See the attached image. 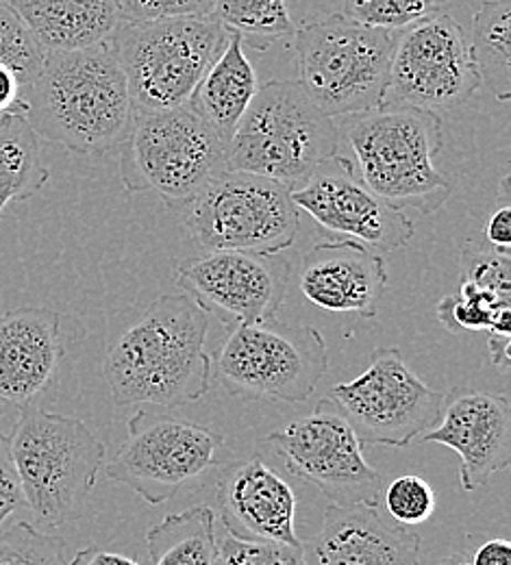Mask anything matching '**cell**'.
I'll list each match as a JSON object with an SVG mask.
<instances>
[{
	"label": "cell",
	"instance_id": "cell-1",
	"mask_svg": "<svg viewBox=\"0 0 511 565\" xmlns=\"http://www.w3.org/2000/svg\"><path fill=\"white\" fill-rule=\"evenodd\" d=\"M212 318L185 294H163L109 324L103 374L116 407L177 409L210 394Z\"/></svg>",
	"mask_w": 511,
	"mask_h": 565
},
{
	"label": "cell",
	"instance_id": "cell-2",
	"mask_svg": "<svg viewBox=\"0 0 511 565\" xmlns=\"http://www.w3.org/2000/svg\"><path fill=\"white\" fill-rule=\"evenodd\" d=\"M26 122L38 138L71 152L100 154L120 146L134 122L129 85L109 42L46 53L24 89Z\"/></svg>",
	"mask_w": 511,
	"mask_h": 565
},
{
	"label": "cell",
	"instance_id": "cell-3",
	"mask_svg": "<svg viewBox=\"0 0 511 565\" xmlns=\"http://www.w3.org/2000/svg\"><path fill=\"white\" fill-rule=\"evenodd\" d=\"M338 140L353 152V168L365 188L385 203L425 215L438 213L453 194L439 172L441 118L407 105H381L336 122Z\"/></svg>",
	"mask_w": 511,
	"mask_h": 565
},
{
	"label": "cell",
	"instance_id": "cell-4",
	"mask_svg": "<svg viewBox=\"0 0 511 565\" xmlns=\"http://www.w3.org/2000/svg\"><path fill=\"white\" fill-rule=\"evenodd\" d=\"M9 444L35 526L62 529L76 520L105 466V444L87 424L33 405L20 407Z\"/></svg>",
	"mask_w": 511,
	"mask_h": 565
},
{
	"label": "cell",
	"instance_id": "cell-5",
	"mask_svg": "<svg viewBox=\"0 0 511 565\" xmlns=\"http://www.w3.org/2000/svg\"><path fill=\"white\" fill-rule=\"evenodd\" d=\"M338 152L336 120L307 98L298 81H268L226 143V170L296 190Z\"/></svg>",
	"mask_w": 511,
	"mask_h": 565
},
{
	"label": "cell",
	"instance_id": "cell-6",
	"mask_svg": "<svg viewBox=\"0 0 511 565\" xmlns=\"http://www.w3.org/2000/svg\"><path fill=\"white\" fill-rule=\"evenodd\" d=\"M231 40L214 15L120 22L109 44L125 72L136 114L190 103Z\"/></svg>",
	"mask_w": 511,
	"mask_h": 565
},
{
	"label": "cell",
	"instance_id": "cell-7",
	"mask_svg": "<svg viewBox=\"0 0 511 565\" xmlns=\"http://www.w3.org/2000/svg\"><path fill=\"white\" fill-rule=\"evenodd\" d=\"M396 31L372 29L329 13L296 26L298 85L329 118H347L383 105Z\"/></svg>",
	"mask_w": 511,
	"mask_h": 565
},
{
	"label": "cell",
	"instance_id": "cell-8",
	"mask_svg": "<svg viewBox=\"0 0 511 565\" xmlns=\"http://www.w3.org/2000/svg\"><path fill=\"white\" fill-rule=\"evenodd\" d=\"M226 170V143L190 107L136 114L120 143V181L127 194H157L170 207L194 201Z\"/></svg>",
	"mask_w": 511,
	"mask_h": 565
},
{
	"label": "cell",
	"instance_id": "cell-9",
	"mask_svg": "<svg viewBox=\"0 0 511 565\" xmlns=\"http://www.w3.org/2000/svg\"><path fill=\"white\" fill-rule=\"evenodd\" d=\"M329 370L327 342L309 324L275 320L226 329L212 372L233 394L255 401L305 403Z\"/></svg>",
	"mask_w": 511,
	"mask_h": 565
},
{
	"label": "cell",
	"instance_id": "cell-10",
	"mask_svg": "<svg viewBox=\"0 0 511 565\" xmlns=\"http://www.w3.org/2000/svg\"><path fill=\"white\" fill-rule=\"evenodd\" d=\"M183 226L203 250L286 253L296 242L300 210L290 188L224 170L183 205Z\"/></svg>",
	"mask_w": 511,
	"mask_h": 565
},
{
	"label": "cell",
	"instance_id": "cell-11",
	"mask_svg": "<svg viewBox=\"0 0 511 565\" xmlns=\"http://www.w3.org/2000/svg\"><path fill=\"white\" fill-rule=\"evenodd\" d=\"M127 430L105 475L155 507L199 483L216 466L224 444L216 428L170 414L138 412L127 420Z\"/></svg>",
	"mask_w": 511,
	"mask_h": 565
},
{
	"label": "cell",
	"instance_id": "cell-12",
	"mask_svg": "<svg viewBox=\"0 0 511 565\" xmlns=\"http://www.w3.org/2000/svg\"><path fill=\"white\" fill-rule=\"evenodd\" d=\"M329 401L362 444L403 448L436 428L444 392L429 387L398 349H376L358 379L331 387Z\"/></svg>",
	"mask_w": 511,
	"mask_h": 565
},
{
	"label": "cell",
	"instance_id": "cell-13",
	"mask_svg": "<svg viewBox=\"0 0 511 565\" xmlns=\"http://www.w3.org/2000/svg\"><path fill=\"white\" fill-rule=\"evenodd\" d=\"M481 87L470 42L461 24L439 11L396 31L383 105L450 111L466 105Z\"/></svg>",
	"mask_w": 511,
	"mask_h": 565
},
{
	"label": "cell",
	"instance_id": "cell-14",
	"mask_svg": "<svg viewBox=\"0 0 511 565\" xmlns=\"http://www.w3.org/2000/svg\"><path fill=\"white\" fill-rule=\"evenodd\" d=\"M266 439L288 472L336 500L333 504L379 502L381 475L365 461L364 444L333 401L322 398L313 412Z\"/></svg>",
	"mask_w": 511,
	"mask_h": 565
},
{
	"label": "cell",
	"instance_id": "cell-15",
	"mask_svg": "<svg viewBox=\"0 0 511 565\" xmlns=\"http://www.w3.org/2000/svg\"><path fill=\"white\" fill-rule=\"evenodd\" d=\"M177 285L226 329L275 320L292 277L284 253L203 250L174 266Z\"/></svg>",
	"mask_w": 511,
	"mask_h": 565
},
{
	"label": "cell",
	"instance_id": "cell-16",
	"mask_svg": "<svg viewBox=\"0 0 511 565\" xmlns=\"http://www.w3.org/2000/svg\"><path fill=\"white\" fill-rule=\"evenodd\" d=\"M292 201L329 233L360 242L376 253L407 246L416 231L407 213L365 188L351 159L340 152L292 190Z\"/></svg>",
	"mask_w": 511,
	"mask_h": 565
},
{
	"label": "cell",
	"instance_id": "cell-17",
	"mask_svg": "<svg viewBox=\"0 0 511 565\" xmlns=\"http://www.w3.org/2000/svg\"><path fill=\"white\" fill-rule=\"evenodd\" d=\"M420 439L455 450L461 459V488L475 492L486 486L492 475L510 466V398L472 387H453L444 392L436 428Z\"/></svg>",
	"mask_w": 511,
	"mask_h": 565
},
{
	"label": "cell",
	"instance_id": "cell-18",
	"mask_svg": "<svg viewBox=\"0 0 511 565\" xmlns=\"http://www.w3.org/2000/svg\"><path fill=\"white\" fill-rule=\"evenodd\" d=\"M420 537L390 520L379 502L329 504L313 540L302 546L307 565H418Z\"/></svg>",
	"mask_w": 511,
	"mask_h": 565
},
{
	"label": "cell",
	"instance_id": "cell-19",
	"mask_svg": "<svg viewBox=\"0 0 511 565\" xmlns=\"http://www.w3.org/2000/svg\"><path fill=\"white\" fill-rule=\"evenodd\" d=\"M222 526L237 537L302 548L296 533V494L262 457L231 461L219 477Z\"/></svg>",
	"mask_w": 511,
	"mask_h": 565
},
{
	"label": "cell",
	"instance_id": "cell-20",
	"mask_svg": "<svg viewBox=\"0 0 511 565\" xmlns=\"http://www.w3.org/2000/svg\"><path fill=\"white\" fill-rule=\"evenodd\" d=\"M387 281L385 259L353 239L316 244L300 264V291L309 302L364 320L376 316Z\"/></svg>",
	"mask_w": 511,
	"mask_h": 565
},
{
	"label": "cell",
	"instance_id": "cell-21",
	"mask_svg": "<svg viewBox=\"0 0 511 565\" xmlns=\"http://www.w3.org/2000/svg\"><path fill=\"white\" fill-rule=\"evenodd\" d=\"M64 359L62 316L18 307L0 316V401L26 407L57 379Z\"/></svg>",
	"mask_w": 511,
	"mask_h": 565
},
{
	"label": "cell",
	"instance_id": "cell-22",
	"mask_svg": "<svg viewBox=\"0 0 511 565\" xmlns=\"http://www.w3.org/2000/svg\"><path fill=\"white\" fill-rule=\"evenodd\" d=\"M11 7L46 53L105 44L123 22L118 0H13Z\"/></svg>",
	"mask_w": 511,
	"mask_h": 565
},
{
	"label": "cell",
	"instance_id": "cell-23",
	"mask_svg": "<svg viewBox=\"0 0 511 565\" xmlns=\"http://www.w3.org/2000/svg\"><path fill=\"white\" fill-rule=\"evenodd\" d=\"M257 89V74L246 57L242 38L231 33L219 62L192 94L190 107L219 134L220 140L228 143Z\"/></svg>",
	"mask_w": 511,
	"mask_h": 565
},
{
	"label": "cell",
	"instance_id": "cell-24",
	"mask_svg": "<svg viewBox=\"0 0 511 565\" xmlns=\"http://www.w3.org/2000/svg\"><path fill=\"white\" fill-rule=\"evenodd\" d=\"M145 540L152 565H216V513L190 507L150 526Z\"/></svg>",
	"mask_w": 511,
	"mask_h": 565
},
{
	"label": "cell",
	"instance_id": "cell-25",
	"mask_svg": "<svg viewBox=\"0 0 511 565\" xmlns=\"http://www.w3.org/2000/svg\"><path fill=\"white\" fill-rule=\"evenodd\" d=\"M40 141L26 118H9L0 125V213L11 203L29 201L49 183Z\"/></svg>",
	"mask_w": 511,
	"mask_h": 565
},
{
	"label": "cell",
	"instance_id": "cell-26",
	"mask_svg": "<svg viewBox=\"0 0 511 565\" xmlns=\"http://www.w3.org/2000/svg\"><path fill=\"white\" fill-rule=\"evenodd\" d=\"M470 53L481 85L497 100L511 96V0H486L472 20Z\"/></svg>",
	"mask_w": 511,
	"mask_h": 565
},
{
	"label": "cell",
	"instance_id": "cell-27",
	"mask_svg": "<svg viewBox=\"0 0 511 565\" xmlns=\"http://www.w3.org/2000/svg\"><path fill=\"white\" fill-rule=\"evenodd\" d=\"M212 15L226 31L242 38L244 49L266 51L296 33L288 0H214Z\"/></svg>",
	"mask_w": 511,
	"mask_h": 565
},
{
	"label": "cell",
	"instance_id": "cell-28",
	"mask_svg": "<svg viewBox=\"0 0 511 565\" xmlns=\"http://www.w3.org/2000/svg\"><path fill=\"white\" fill-rule=\"evenodd\" d=\"M44 57L46 51L40 46L20 13L11 4L0 2V66L13 72L26 89L42 71Z\"/></svg>",
	"mask_w": 511,
	"mask_h": 565
},
{
	"label": "cell",
	"instance_id": "cell-29",
	"mask_svg": "<svg viewBox=\"0 0 511 565\" xmlns=\"http://www.w3.org/2000/svg\"><path fill=\"white\" fill-rule=\"evenodd\" d=\"M448 0H342V15L372 29L403 31L436 15Z\"/></svg>",
	"mask_w": 511,
	"mask_h": 565
},
{
	"label": "cell",
	"instance_id": "cell-30",
	"mask_svg": "<svg viewBox=\"0 0 511 565\" xmlns=\"http://www.w3.org/2000/svg\"><path fill=\"white\" fill-rule=\"evenodd\" d=\"M0 565H71L66 542L29 522L0 529Z\"/></svg>",
	"mask_w": 511,
	"mask_h": 565
},
{
	"label": "cell",
	"instance_id": "cell-31",
	"mask_svg": "<svg viewBox=\"0 0 511 565\" xmlns=\"http://www.w3.org/2000/svg\"><path fill=\"white\" fill-rule=\"evenodd\" d=\"M216 565H307V559L302 548L244 540L222 526L216 529Z\"/></svg>",
	"mask_w": 511,
	"mask_h": 565
},
{
	"label": "cell",
	"instance_id": "cell-32",
	"mask_svg": "<svg viewBox=\"0 0 511 565\" xmlns=\"http://www.w3.org/2000/svg\"><path fill=\"white\" fill-rule=\"evenodd\" d=\"M438 498L434 488L416 475L394 479L385 490L387 518L401 526H418L434 518Z\"/></svg>",
	"mask_w": 511,
	"mask_h": 565
},
{
	"label": "cell",
	"instance_id": "cell-33",
	"mask_svg": "<svg viewBox=\"0 0 511 565\" xmlns=\"http://www.w3.org/2000/svg\"><path fill=\"white\" fill-rule=\"evenodd\" d=\"M123 22H147L174 15H212L214 0H118Z\"/></svg>",
	"mask_w": 511,
	"mask_h": 565
},
{
	"label": "cell",
	"instance_id": "cell-34",
	"mask_svg": "<svg viewBox=\"0 0 511 565\" xmlns=\"http://www.w3.org/2000/svg\"><path fill=\"white\" fill-rule=\"evenodd\" d=\"M24 507H26V500L22 494L20 477L11 457L9 435L0 433V529L9 515H13Z\"/></svg>",
	"mask_w": 511,
	"mask_h": 565
},
{
	"label": "cell",
	"instance_id": "cell-35",
	"mask_svg": "<svg viewBox=\"0 0 511 565\" xmlns=\"http://www.w3.org/2000/svg\"><path fill=\"white\" fill-rule=\"evenodd\" d=\"M499 196L503 199V205L497 212L490 215L486 224V242L492 246L494 253L510 257L511 250V210L508 205L510 201V177L501 181V192Z\"/></svg>",
	"mask_w": 511,
	"mask_h": 565
},
{
	"label": "cell",
	"instance_id": "cell-36",
	"mask_svg": "<svg viewBox=\"0 0 511 565\" xmlns=\"http://www.w3.org/2000/svg\"><path fill=\"white\" fill-rule=\"evenodd\" d=\"M11 116L26 118L24 87L20 85L13 72L0 66V118H11Z\"/></svg>",
	"mask_w": 511,
	"mask_h": 565
},
{
	"label": "cell",
	"instance_id": "cell-37",
	"mask_svg": "<svg viewBox=\"0 0 511 565\" xmlns=\"http://www.w3.org/2000/svg\"><path fill=\"white\" fill-rule=\"evenodd\" d=\"M470 565H511V544L508 540H490L477 548Z\"/></svg>",
	"mask_w": 511,
	"mask_h": 565
},
{
	"label": "cell",
	"instance_id": "cell-38",
	"mask_svg": "<svg viewBox=\"0 0 511 565\" xmlns=\"http://www.w3.org/2000/svg\"><path fill=\"white\" fill-rule=\"evenodd\" d=\"M71 565H140L125 555L103 551L100 546H87L74 555Z\"/></svg>",
	"mask_w": 511,
	"mask_h": 565
},
{
	"label": "cell",
	"instance_id": "cell-39",
	"mask_svg": "<svg viewBox=\"0 0 511 565\" xmlns=\"http://www.w3.org/2000/svg\"><path fill=\"white\" fill-rule=\"evenodd\" d=\"M438 565H470V557L466 553H457V555L441 559Z\"/></svg>",
	"mask_w": 511,
	"mask_h": 565
},
{
	"label": "cell",
	"instance_id": "cell-40",
	"mask_svg": "<svg viewBox=\"0 0 511 565\" xmlns=\"http://www.w3.org/2000/svg\"><path fill=\"white\" fill-rule=\"evenodd\" d=\"M11 118H15V116H11ZM7 120H9V118H0V125H2V122H7Z\"/></svg>",
	"mask_w": 511,
	"mask_h": 565
},
{
	"label": "cell",
	"instance_id": "cell-41",
	"mask_svg": "<svg viewBox=\"0 0 511 565\" xmlns=\"http://www.w3.org/2000/svg\"><path fill=\"white\" fill-rule=\"evenodd\" d=\"M0 2H4V4H11V2H13V0H0Z\"/></svg>",
	"mask_w": 511,
	"mask_h": 565
}]
</instances>
